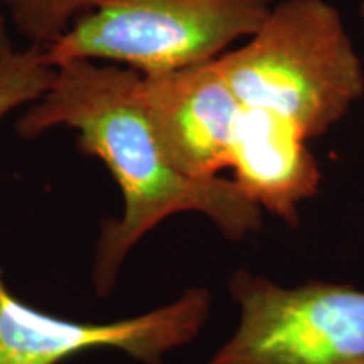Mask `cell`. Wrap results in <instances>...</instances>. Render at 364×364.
Listing matches in <instances>:
<instances>
[{"label":"cell","mask_w":364,"mask_h":364,"mask_svg":"<svg viewBox=\"0 0 364 364\" xmlns=\"http://www.w3.org/2000/svg\"><path fill=\"white\" fill-rule=\"evenodd\" d=\"M16 129L24 139L73 130L81 152L100 159L122 191L124 213L103 223L95 248L98 297L112 294L129 253L167 218L198 213L233 241L262 230V208L233 179H194L171 162L145 113L140 73L129 68L98 61L56 66L49 88L27 105Z\"/></svg>","instance_id":"6da1fadb"},{"label":"cell","mask_w":364,"mask_h":364,"mask_svg":"<svg viewBox=\"0 0 364 364\" xmlns=\"http://www.w3.org/2000/svg\"><path fill=\"white\" fill-rule=\"evenodd\" d=\"M218 65L241 107L275 113L309 142L364 97V58L329 0H275Z\"/></svg>","instance_id":"7a4b0ae2"},{"label":"cell","mask_w":364,"mask_h":364,"mask_svg":"<svg viewBox=\"0 0 364 364\" xmlns=\"http://www.w3.org/2000/svg\"><path fill=\"white\" fill-rule=\"evenodd\" d=\"M275 0H90L48 48L53 68L98 61L157 75L213 61L252 36Z\"/></svg>","instance_id":"3957f363"},{"label":"cell","mask_w":364,"mask_h":364,"mask_svg":"<svg viewBox=\"0 0 364 364\" xmlns=\"http://www.w3.org/2000/svg\"><path fill=\"white\" fill-rule=\"evenodd\" d=\"M228 289L240 322L209 364H364V292L356 287L287 289L238 270Z\"/></svg>","instance_id":"277c9868"},{"label":"cell","mask_w":364,"mask_h":364,"mask_svg":"<svg viewBox=\"0 0 364 364\" xmlns=\"http://www.w3.org/2000/svg\"><path fill=\"white\" fill-rule=\"evenodd\" d=\"M211 295L186 290L179 299L140 316L113 322H81L49 316L21 302L0 273V364H61L93 349H117L142 364H162L206 324Z\"/></svg>","instance_id":"5b68a950"},{"label":"cell","mask_w":364,"mask_h":364,"mask_svg":"<svg viewBox=\"0 0 364 364\" xmlns=\"http://www.w3.org/2000/svg\"><path fill=\"white\" fill-rule=\"evenodd\" d=\"M140 97L171 162L194 179H213L230 166L241 105L213 61L140 75Z\"/></svg>","instance_id":"8992f818"},{"label":"cell","mask_w":364,"mask_h":364,"mask_svg":"<svg viewBox=\"0 0 364 364\" xmlns=\"http://www.w3.org/2000/svg\"><path fill=\"white\" fill-rule=\"evenodd\" d=\"M307 144L302 132L282 117L241 107L228 169L262 211L290 226L299 225L300 206L321 186V167Z\"/></svg>","instance_id":"52a82bcc"},{"label":"cell","mask_w":364,"mask_h":364,"mask_svg":"<svg viewBox=\"0 0 364 364\" xmlns=\"http://www.w3.org/2000/svg\"><path fill=\"white\" fill-rule=\"evenodd\" d=\"M54 76V68L44 56V49L29 44L16 49L0 63V122L17 108L27 107L43 97Z\"/></svg>","instance_id":"ba28073f"},{"label":"cell","mask_w":364,"mask_h":364,"mask_svg":"<svg viewBox=\"0 0 364 364\" xmlns=\"http://www.w3.org/2000/svg\"><path fill=\"white\" fill-rule=\"evenodd\" d=\"M29 44L48 48L61 38L90 6V0H0Z\"/></svg>","instance_id":"9c48e42d"},{"label":"cell","mask_w":364,"mask_h":364,"mask_svg":"<svg viewBox=\"0 0 364 364\" xmlns=\"http://www.w3.org/2000/svg\"><path fill=\"white\" fill-rule=\"evenodd\" d=\"M4 12L6 11H4L2 4H0V63L6 61V59L16 51V48H14V43L11 39V34H9L7 17Z\"/></svg>","instance_id":"30bf717a"},{"label":"cell","mask_w":364,"mask_h":364,"mask_svg":"<svg viewBox=\"0 0 364 364\" xmlns=\"http://www.w3.org/2000/svg\"><path fill=\"white\" fill-rule=\"evenodd\" d=\"M358 17H359V31H361V38H363V46H364V0H359ZM363 58H364V51H363Z\"/></svg>","instance_id":"8fae6325"}]
</instances>
